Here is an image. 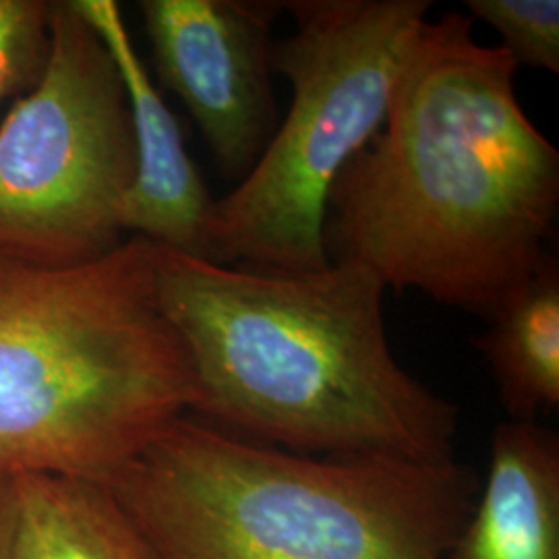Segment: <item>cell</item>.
<instances>
[{
	"instance_id": "cell-1",
	"label": "cell",
	"mask_w": 559,
	"mask_h": 559,
	"mask_svg": "<svg viewBox=\"0 0 559 559\" xmlns=\"http://www.w3.org/2000/svg\"><path fill=\"white\" fill-rule=\"evenodd\" d=\"M516 71L462 11L420 23L383 129L330 191V263L483 320L500 311L539 265L559 207L558 147L522 110Z\"/></svg>"
},
{
	"instance_id": "cell-2",
	"label": "cell",
	"mask_w": 559,
	"mask_h": 559,
	"mask_svg": "<svg viewBox=\"0 0 559 559\" xmlns=\"http://www.w3.org/2000/svg\"><path fill=\"white\" fill-rule=\"evenodd\" d=\"M156 276L193 362L195 417L299 454L456 460L459 408L392 353L371 270L253 272L156 245Z\"/></svg>"
},
{
	"instance_id": "cell-3",
	"label": "cell",
	"mask_w": 559,
	"mask_h": 559,
	"mask_svg": "<svg viewBox=\"0 0 559 559\" xmlns=\"http://www.w3.org/2000/svg\"><path fill=\"white\" fill-rule=\"evenodd\" d=\"M104 485L160 559H450L479 496L456 460L299 454L189 415Z\"/></svg>"
},
{
	"instance_id": "cell-4",
	"label": "cell",
	"mask_w": 559,
	"mask_h": 559,
	"mask_svg": "<svg viewBox=\"0 0 559 559\" xmlns=\"http://www.w3.org/2000/svg\"><path fill=\"white\" fill-rule=\"evenodd\" d=\"M198 400L152 240L78 265L0 249V479L106 483Z\"/></svg>"
},
{
	"instance_id": "cell-5",
	"label": "cell",
	"mask_w": 559,
	"mask_h": 559,
	"mask_svg": "<svg viewBox=\"0 0 559 559\" xmlns=\"http://www.w3.org/2000/svg\"><path fill=\"white\" fill-rule=\"evenodd\" d=\"M431 0H284L295 32L274 41V73L290 81L286 119L249 177L214 200L205 261L274 274L330 265L328 198L342 168L380 133L400 55Z\"/></svg>"
},
{
	"instance_id": "cell-6",
	"label": "cell",
	"mask_w": 559,
	"mask_h": 559,
	"mask_svg": "<svg viewBox=\"0 0 559 559\" xmlns=\"http://www.w3.org/2000/svg\"><path fill=\"white\" fill-rule=\"evenodd\" d=\"M133 177L115 59L71 2H55L40 80L0 124V249L46 265L100 260L122 242Z\"/></svg>"
},
{
	"instance_id": "cell-7",
	"label": "cell",
	"mask_w": 559,
	"mask_h": 559,
	"mask_svg": "<svg viewBox=\"0 0 559 559\" xmlns=\"http://www.w3.org/2000/svg\"><path fill=\"white\" fill-rule=\"evenodd\" d=\"M162 85L179 96L222 175L247 179L278 129L272 29L284 0H141Z\"/></svg>"
},
{
	"instance_id": "cell-8",
	"label": "cell",
	"mask_w": 559,
	"mask_h": 559,
	"mask_svg": "<svg viewBox=\"0 0 559 559\" xmlns=\"http://www.w3.org/2000/svg\"><path fill=\"white\" fill-rule=\"evenodd\" d=\"M119 69L135 140V177L122 203V233L205 260L203 235L214 200L191 160L179 122L143 64L115 0H69Z\"/></svg>"
},
{
	"instance_id": "cell-9",
	"label": "cell",
	"mask_w": 559,
	"mask_h": 559,
	"mask_svg": "<svg viewBox=\"0 0 559 559\" xmlns=\"http://www.w3.org/2000/svg\"><path fill=\"white\" fill-rule=\"evenodd\" d=\"M450 559H559V436L501 423L487 480Z\"/></svg>"
},
{
	"instance_id": "cell-10",
	"label": "cell",
	"mask_w": 559,
	"mask_h": 559,
	"mask_svg": "<svg viewBox=\"0 0 559 559\" xmlns=\"http://www.w3.org/2000/svg\"><path fill=\"white\" fill-rule=\"evenodd\" d=\"M510 420L537 423L559 406V263L547 249L519 290L473 338Z\"/></svg>"
},
{
	"instance_id": "cell-11",
	"label": "cell",
	"mask_w": 559,
	"mask_h": 559,
	"mask_svg": "<svg viewBox=\"0 0 559 559\" xmlns=\"http://www.w3.org/2000/svg\"><path fill=\"white\" fill-rule=\"evenodd\" d=\"M15 559H160L98 480L20 475Z\"/></svg>"
},
{
	"instance_id": "cell-12",
	"label": "cell",
	"mask_w": 559,
	"mask_h": 559,
	"mask_svg": "<svg viewBox=\"0 0 559 559\" xmlns=\"http://www.w3.org/2000/svg\"><path fill=\"white\" fill-rule=\"evenodd\" d=\"M473 21L501 36V48L519 67L559 73V0H466Z\"/></svg>"
},
{
	"instance_id": "cell-13",
	"label": "cell",
	"mask_w": 559,
	"mask_h": 559,
	"mask_svg": "<svg viewBox=\"0 0 559 559\" xmlns=\"http://www.w3.org/2000/svg\"><path fill=\"white\" fill-rule=\"evenodd\" d=\"M50 4L40 0H0V100L29 92L48 57Z\"/></svg>"
},
{
	"instance_id": "cell-14",
	"label": "cell",
	"mask_w": 559,
	"mask_h": 559,
	"mask_svg": "<svg viewBox=\"0 0 559 559\" xmlns=\"http://www.w3.org/2000/svg\"><path fill=\"white\" fill-rule=\"evenodd\" d=\"M20 526V498L15 477L0 479V559H15Z\"/></svg>"
}]
</instances>
